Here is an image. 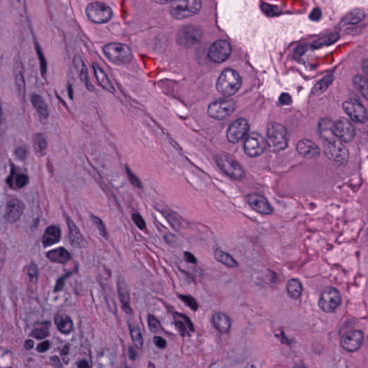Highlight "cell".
<instances>
[{"label": "cell", "instance_id": "cell-56", "mask_svg": "<svg viewBox=\"0 0 368 368\" xmlns=\"http://www.w3.org/2000/svg\"><path fill=\"white\" fill-rule=\"evenodd\" d=\"M184 258L186 262L189 263L196 264L198 263L196 257L193 254L191 253L190 252H184Z\"/></svg>", "mask_w": 368, "mask_h": 368}, {"label": "cell", "instance_id": "cell-53", "mask_svg": "<svg viewBox=\"0 0 368 368\" xmlns=\"http://www.w3.org/2000/svg\"><path fill=\"white\" fill-rule=\"evenodd\" d=\"M37 273H38V271H37V267H36V265H35V264H32V265L29 267L28 270V276H29L30 279H31V280L37 279Z\"/></svg>", "mask_w": 368, "mask_h": 368}, {"label": "cell", "instance_id": "cell-16", "mask_svg": "<svg viewBox=\"0 0 368 368\" xmlns=\"http://www.w3.org/2000/svg\"><path fill=\"white\" fill-rule=\"evenodd\" d=\"M364 335L360 330H352L345 333L341 339V345L345 350L353 352L358 350L363 345Z\"/></svg>", "mask_w": 368, "mask_h": 368}, {"label": "cell", "instance_id": "cell-26", "mask_svg": "<svg viewBox=\"0 0 368 368\" xmlns=\"http://www.w3.org/2000/svg\"><path fill=\"white\" fill-rule=\"evenodd\" d=\"M212 321L216 330L222 334L228 333L232 327L230 318L222 312L214 313L213 315Z\"/></svg>", "mask_w": 368, "mask_h": 368}, {"label": "cell", "instance_id": "cell-8", "mask_svg": "<svg viewBox=\"0 0 368 368\" xmlns=\"http://www.w3.org/2000/svg\"><path fill=\"white\" fill-rule=\"evenodd\" d=\"M342 303L340 292L336 288L329 287L321 293L318 301V306L326 313L334 312Z\"/></svg>", "mask_w": 368, "mask_h": 368}, {"label": "cell", "instance_id": "cell-4", "mask_svg": "<svg viewBox=\"0 0 368 368\" xmlns=\"http://www.w3.org/2000/svg\"><path fill=\"white\" fill-rule=\"evenodd\" d=\"M323 151L327 158L338 166H345L349 160V151L339 140H324Z\"/></svg>", "mask_w": 368, "mask_h": 368}, {"label": "cell", "instance_id": "cell-9", "mask_svg": "<svg viewBox=\"0 0 368 368\" xmlns=\"http://www.w3.org/2000/svg\"><path fill=\"white\" fill-rule=\"evenodd\" d=\"M267 146V140L262 135L259 133H252L245 141L244 151L249 157L256 158L265 152Z\"/></svg>", "mask_w": 368, "mask_h": 368}, {"label": "cell", "instance_id": "cell-25", "mask_svg": "<svg viewBox=\"0 0 368 368\" xmlns=\"http://www.w3.org/2000/svg\"><path fill=\"white\" fill-rule=\"evenodd\" d=\"M14 73L18 96L22 102H24L25 100V94H26V85H25V77H24L23 68L19 61H18L15 65Z\"/></svg>", "mask_w": 368, "mask_h": 368}, {"label": "cell", "instance_id": "cell-62", "mask_svg": "<svg viewBox=\"0 0 368 368\" xmlns=\"http://www.w3.org/2000/svg\"><path fill=\"white\" fill-rule=\"evenodd\" d=\"M154 1L160 4H166L173 2L174 0H154Z\"/></svg>", "mask_w": 368, "mask_h": 368}, {"label": "cell", "instance_id": "cell-12", "mask_svg": "<svg viewBox=\"0 0 368 368\" xmlns=\"http://www.w3.org/2000/svg\"><path fill=\"white\" fill-rule=\"evenodd\" d=\"M333 134L341 142H350L355 135L354 127L349 120L344 117L338 119L333 123Z\"/></svg>", "mask_w": 368, "mask_h": 368}, {"label": "cell", "instance_id": "cell-39", "mask_svg": "<svg viewBox=\"0 0 368 368\" xmlns=\"http://www.w3.org/2000/svg\"><path fill=\"white\" fill-rule=\"evenodd\" d=\"M130 333L135 346L138 349H142L143 346V338H142L139 327L138 326L130 327Z\"/></svg>", "mask_w": 368, "mask_h": 368}, {"label": "cell", "instance_id": "cell-3", "mask_svg": "<svg viewBox=\"0 0 368 368\" xmlns=\"http://www.w3.org/2000/svg\"><path fill=\"white\" fill-rule=\"evenodd\" d=\"M103 53L108 60L117 65L128 64L133 58L131 49L124 43H108L104 46Z\"/></svg>", "mask_w": 368, "mask_h": 368}, {"label": "cell", "instance_id": "cell-36", "mask_svg": "<svg viewBox=\"0 0 368 368\" xmlns=\"http://www.w3.org/2000/svg\"><path fill=\"white\" fill-rule=\"evenodd\" d=\"M353 83L363 97L368 100V79L363 75H357L353 79Z\"/></svg>", "mask_w": 368, "mask_h": 368}, {"label": "cell", "instance_id": "cell-24", "mask_svg": "<svg viewBox=\"0 0 368 368\" xmlns=\"http://www.w3.org/2000/svg\"><path fill=\"white\" fill-rule=\"evenodd\" d=\"M92 69L94 70L96 80H97L99 85L108 92L111 93V94H115L116 92V90H115L113 84L109 80L105 70L97 64H92Z\"/></svg>", "mask_w": 368, "mask_h": 368}, {"label": "cell", "instance_id": "cell-23", "mask_svg": "<svg viewBox=\"0 0 368 368\" xmlns=\"http://www.w3.org/2000/svg\"><path fill=\"white\" fill-rule=\"evenodd\" d=\"M174 316L175 328L181 336H185L194 332L193 323L187 316L178 312L174 313Z\"/></svg>", "mask_w": 368, "mask_h": 368}, {"label": "cell", "instance_id": "cell-21", "mask_svg": "<svg viewBox=\"0 0 368 368\" xmlns=\"http://www.w3.org/2000/svg\"><path fill=\"white\" fill-rule=\"evenodd\" d=\"M297 150L301 156L308 159L317 158L320 156V150L317 145L309 140H301L297 143Z\"/></svg>", "mask_w": 368, "mask_h": 368}, {"label": "cell", "instance_id": "cell-46", "mask_svg": "<svg viewBox=\"0 0 368 368\" xmlns=\"http://www.w3.org/2000/svg\"><path fill=\"white\" fill-rule=\"evenodd\" d=\"M36 50H37V55H38L39 60H40V70H41L42 75L44 76L46 74V71H47V64H46L44 55H43L41 49L39 47V46H36Z\"/></svg>", "mask_w": 368, "mask_h": 368}, {"label": "cell", "instance_id": "cell-55", "mask_svg": "<svg viewBox=\"0 0 368 368\" xmlns=\"http://www.w3.org/2000/svg\"><path fill=\"white\" fill-rule=\"evenodd\" d=\"M310 19L313 21H318L321 18V10L319 8H315L311 13Z\"/></svg>", "mask_w": 368, "mask_h": 368}, {"label": "cell", "instance_id": "cell-34", "mask_svg": "<svg viewBox=\"0 0 368 368\" xmlns=\"http://www.w3.org/2000/svg\"><path fill=\"white\" fill-rule=\"evenodd\" d=\"M286 291L289 297L293 299H298L301 296L303 286L297 279H291L286 283Z\"/></svg>", "mask_w": 368, "mask_h": 368}, {"label": "cell", "instance_id": "cell-41", "mask_svg": "<svg viewBox=\"0 0 368 368\" xmlns=\"http://www.w3.org/2000/svg\"><path fill=\"white\" fill-rule=\"evenodd\" d=\"M148 324L150 330L153 333H158L163 331V327H162L160 321L153 315H148Z\"/></svg>", "mask_w": 368, "mask_h": 368}, {"label": "cell", "instance_id": "cell-28", "mask_svg": "<svg viewBox=\"0 0 368 368\" xmlns=\"http://www.w3.org/2000/svg\"><path fill=\"white\" fill-rule=\"evenodd\" d=\"M31 103L35 109L37 115L42 120H46L49 117V110L47 104L41 96L37 94H32L31 96Z\"/></svg>", "mask_w": 368, "mask_h": 368}, {"label": "cell", "instance_id": "cell-58", "mask_svg": "<svg viewBox=\"0 0 368 368\" xmlns=\"http://www.w3.org/2000/svg\"><path fill=\"white\" fill-rule=\"evenodd\" d=\"M24 347H25V350H27L33 349L34 347V341L31 340V339H28V340L25 341Z\"/></svg>", "mask_w": 368, "mask_h": 368}, {"label": "cell", "instance_id": "cell-35", "mask_svg": "<svg viewBox=\"0 0 368 368\" xmlns=\"http://www.w3.org/2000/svg\"><path fill=\"white\" fill-rule=\"evenodd\" d=\"M34 149L37 154L42 155L47 149L48 142L46 136L42 133H37L33 138Z\"/></svg>", "mask_w": 368, "mask_h": 368}, {"label": "cell", "instance_id": "cell-43", "mask_svg": "<svg viewBox=\"0 0 368 368\" xmlns=\"http://www.w3.org/2000/svg\"><path fill=\"white\" fill-rule=\"evenodd\" d=\"M179 298L192 310L194 311V312L198 310L199 305L193 297L188 295H179Z\"/></svg>", "mask_w": 368, "mask_h": 368}, {"label": "cell", "instance_id": "cell-50", "mask_svg": "<svg viewBox=\"0 0 368 368\" xmlns=\"http://www.w3.org/2000/svg\"><path fill=\"white\" fill-rule=\"evenodd\" d=\"M15 156L18 158L19 160H25L28 157V151L24 147H18L15 151Z\"/></svg>", "mask_w": 368, "mask_h": 368}, {"label": "cell", "instance_id": "cell-63", "mask_svg": "<svg viewBox=\"0 0 368 368\" xmlns=\"http://www.w3.org/2000/svg\"><path fill=\"white\" fill-rule=\"evenodd\" d=\"M69 345H66L65 347H64V348H63L62 351H61V354H62V355H67V354H69Z\"/></svg>", "mask_w": 368, "mask_h": 368}, {"label": "cell", "instance_id": "cell-6", "mask_svg": "<svg viewBox=\"0 0 368 368\" xmlns=\"http://www.w3.org/2000/svg\"><path fill=\"white\" fill-rule=\"evenodd\" d=\"M216 162L218 167L229 178L237 181H240L244 178L245 171H243V168L228 155H218L216 157Z\"/></svg>", "mask_w": 368, "mask_h": 368}, {"label": "cell", "instance_id": "cell-40", "mask_svg": "<svg viewBox=\"0 0 368 368\" xmlns=\"http://www.w3.org/2000/svg\"><path fill=\"white\" fill-rule=\"evenodd\" d=\"M333 77L331 75H328V76H325L321 80H320L316 85L313 88V92H315L316 94H320L321 93L324 92L328 88L329 86L333 82Z\"/></svg>", "mask_w": 368, "mask_h": 368}, {"label": "cell", "instance_id": "cell-15", "mask_svg": "<svg viewBox=\"0 0 368 368\" xmlns=\"http://www.w3.org/2000/svg\"><path fill=\"white\" fill-rule=\"evenodd\" d=\"M248 123L243 118H240L231 124L227 131V138L232 143H237L247 135L249 130Z\"/></svg>", "mask_w": 368, "mask_h": 368}, {"label": "cell", "instance_id": "cell-38", "mask_svg": "<svg viewBox=\"0 0 368 368\" xmlns=\"http://www.w3.org/2000/svg\"><path fill=\"white\" fill-rule=\"evenodd\" d=\"M49 327H50L49 322L40 324L38 327H35V329L31 332L30 336L36 339H46L49 335Z\"/></svg>", "mask_w": 368, "mask_h": 368}, {"label": "cell", "instance_id": "cell-7", "mask_svg": "<svg viewBox=\"0 0 368 368\" xmlns=\"http://www.w3.org/2000/svg\"><path fill=\"white\" fill-rule=\"evenodd\" d=\"M86 14L91 22L105 24L109 22L113 16L112 8L105 3H90L86 9Z\"/></svg>", "mask_w": 368, "mask_h": 368}, {"label": "cell", "instance_id": "cell-33", "mask_svg": "<svg viewBox=\"0 0 368 368\" xmlns=\"http://www.w3.org/2000/svg\"><path fill=\"white\" fill-rule=\"evenodd\" d=\"M366 17L364 11L360 9H354L351 10L342 19V23L343 25H356L361 22Z\"/></svg>", "mask_w": 368, "mask_h": 368}, {"label": "cell", "instance_id": "cell-2", "mask_svg": "<svg viewBox=\"0 0 368 368\" xmlns=\"http://www.w3.org/2000/svg\"><path fill=\"white\" fill-rule=\"evenodd\" d=\"M242 79L239 73L232 69H225L218 79L216 87L217 91L225 97H231L241 87Z\"/></svg>", "mask_w": 368, "mask_h": 368}, {"label": "cell", "instance_id": "cell-49", "mask_svg": "<svg viewBox=\"0 0 368 368\" xmlns=\"http://www.w3.org/2000/svg\"><path fill=\"white\" fill-rule=\"evenodd\" d=\"M71 273H67L65 276L58 279V280H57L56 282V284L55 285V288H54V292H59V291H61V290L64 288V284H65L66 279H67L69 276H70Z\"/></svg>", "mask_w": 368, "mask_h": 368}, {"label": "cell", "instance_id": "cell-11", "mask_svg": "<svg viewBox=\"0 0 368 368\" xmlns=\"http://www.w3.org/2000/svg\"><path fill=\"white\" fill-rule=\"evenodd\" d=\"M344 111L352 121L360 124L366 123L368 120L367 109L364 105L355 99H350L344 102Z\"/></svg>", "mask_w": 368, "mask_h": 368}, {"label": "cell", "instance_id": "cell-27", "mask_svg": "<svg viewBox=\"0 0 368 368\" xmlns=\"http://www.w3.org/2000/svg\"><path fill=\"white\" fill-rule=\"evenodd\" d=\"M61 238V232L59 228L56 226H50L45 231L42 237V243L44 247H50L59 243Z\"/></svg>", "mask_w": 368, "mask_h": 368}, {"label": "cell", "instance_id": "cell-31", "mask_svg": "<svg viewBox=\"0 0 368 368\" xmlns=\"http://www.w3.org/2000/svg\"><path fill=\"white\" fill-rule=\"evenodd\" d=\"M333 123H334V122L331 121L329 119H324V120H321L319 124H318V132H319L320 136L324 140L336 139L333 134Z\"/></svg>", "mask_w": 368, "mask_h": 368}, {"label": "cell", "instance_id": "cell-30", "mask_svg": "<svg viewBox=\"0 0 368 368\" xmlns=\"http://www.w3.org/2000/svg\"><path fill=\"white\" fill-rule=\"evenodd\" d=\"M55 324L58 331L62 334H69L73 331V321L67 315H56L55 317Z\"/></svg>", "mask_w": 368, "mask_h": 368}, {"label": "cell", "instance_id": "cell-37", "mask_svg": "<svg viewBox=\"0 0 368 368\" xmlns=\"http://www.w3.org/2000/svg\"><path fill=\"white\" fill-rule=\"evenodd\" d=\"M339 38V35L337 33H333V34L327 35L323 36V37H320L319 39L316 40L314 43L313 47L315 49H319V48L324 47V46H330V45L337 41Z\"/></svg>", "mask_w": 368, "mask_h": 368}, {"label": "cell", "instance_id": "cell-52", "mask_svg": "<svg viewBox=\"0 0 368 368\" xmlns=\"http://www.w3.org/2000/svg\"><path fill=\"white\" fill-rule=\"evenodd\" d=\"M153 342H154L155 345L159 349H165L166 345H167V342L166 339H163V337L160 336H156L153 338Z\"/></svg>", "mask_w": 368, "mask_h": 368}, {"label": "cell", "instance_id": "cell-57", "mask_svg": "<svg viewBox=\"0 0 368 368\" xmlns=\"http://www.w3.org/2000/svg\"><path fill=\"white\" fill-rule=\"evenodd\" d=\"M128 355L129 358L132 360H135V359L137 358V357H138V353H137V351H135V348H133V347H130V348H129Z\"/></svg>", "mask_w": 368, "mask_h": 368}, {"label": "cell", "instance_id": "cell-60", "mask_svg": "<svg viewBox=\"0 0 368 368\" xmlns=\"http://www.w3.org/2000/svg\"><path fill=\"white\" fill-rule=\"evenodd\" d=\"M77 366L79 368H85L89 367V365L88 364L87 360H82L77 363Z\"/></svg>", "mask_w": 368, "mask_h": 368}, {"label": "cell", "instance_id": "cell-32", "mask_svg": "<svg viewBox=\"0 0 368 368\" xmlns=\"http://www.w3.org/2000/svg\"><path fill=\"white\" fill-rule=\"evenodd\" d=\"M214 255V258L218 262L223 264L224 265L228 267V268H234L238 266V263L235 261V259L232 258L229 254L224 252L221 249H216Z\"/></svg>", "mask_w": 368, "mask_h": 368}, {"label": "cell", "instance_id": "cell-13", "mask_svg": "<svg viewBox=\"0 0 368 368\" xmlns=\"http://www.w3.org/2000/svg\"><path fill=\"white\" fill-rule=\"evenodd\" d=\"M203 32L195 26H186L181 29L177 36L178 43L184 47L196 46L202 38Z\"/></svg>", "mask_w": 368, "mask_h": 368}, {"label": "cell", "instance_id": "cell-59", "mask_svg": "<svg viewBox=\"0 0 368 368\" xmlns=\"http://www.w3.org/2000/svg\"><path fill=\"white\" fill-rule=\"evenodd\" d=\"M51 362L55 365L56 367H61V362H60L59 359L56 357V356H53L52 358L51 359Z\"/></svg>", "mask_w": 368, "mask_h": 368}, {"label": "cell", "instance_id": "cell-19", "mask_svg": "<svg viewBox=\"0 0 368 368\" xmlns=\"http://www.w3.org/2000/svg\"><path fill=\"white\" fill-rule=\"evenodd\" d=\"M73 67H74L75 70H76L79 79L85 85L86 88L89 91H94V88L92 84H91V80H90L88 69H87L83 58L79 54H76L73 57Z\"/></svg>", "mask_w": 368, "mask_h": 368}, {"label": "cell", "instance_id": "cell-1", "mask_svg": "<svg viewBox=\"0 0 368 368\" xmlns=\"http://www.w3.org/2000/svg\"><path fill=\"white\" fill-rule=\"evenodd\" d=\"M289 136L286 128L276 123H269L267 127V143L273 153L283 151L288 146Z\"/></svg>", "mask_w": 368, "mask_h": 368}, {"label": "cell", "instance_id": "cell-48", "mask_svg": "<svg viewBox=\"0 0 368 368\" xmlns=\"http://www.w3.org/2000/svg\"><path fill=\"white\" fill-rule=\"evenodd\" d=\"M261 8L263 9L264 13H266L269 16H277V15L279 14V12H280L279 7H276V6L269 5V4H263Z\"/></svg>", "mask_w": 368, "mask_h": 368}, {"label": "cell", "instance_id": "cell-18", "mask_svg": "<svg viewBox=\"0 0 368 368\" xmlns=\"http://www.w3.org/2000/svg\"><path fill=\"white\" fill-rule=\"evenodd\" d=\"M25 204L18 199H11L7 203L5 219L10 223H15L20 219L25 210Z\"/></svg>", "mask_w": 368, "mask_h": 368}, {"label": "cell", "instance_id": "cell-47", "mask_svg": "<svg viewBox=\"0 0 368 368\" xmlns=\"http://www.w3.org/2000/svg\"><path fill=\"white\" fill-rule=\"evenodd\" d=\"M132 219H133V222L136 226L139 228L140 230H144L146 228V224H145V220L140 214L134 213L132 215Z\"/></svg>", "mask_w": 368, "mask_h": 368}, {"label": "cell", "instance_id": "cell-42", "mask_svg": "<svg viewBox=\"0 0 368 368\" xmlns=\"http://www.w3.org/2000/svg\"><path fill=\"white\" fill-rule=\"evenodd\" d=\"M91 220L93 222V224H94V226L98 229L101 235L103 237H107L108 232L106 231V227H105V224L103 223L102 219L96 217V216L91 215Z\"/></svg>", "mask_w": 368, "mask_h": 368}, {"label": "cell", "instance_id": "cell-61", "mask_svg": "<svg viewBox=\"0 0 368 368\" xmlns=\"http://www.w3.org/2000/svg\"><path fill=\"white\" fill-rule=\"evenodd\" d=\"M68 94H69V97L70 100H73V88H72L71 85H69L68 87Z\"/></svg>", "mask_w": 368, "mask_h": 368}, {"label": "cell", "instance_id": "cell-44", "mask_svg": "<svg viewBox=\"0 0 368 368\" xmlns=\"http://www.w3.org/2000/svg\"><path fill=\"white\" fill-rule=\"evenodd\" d=\"M126 173H127V176H128L129 180H130V183L133 186H134L135 188L138 189H142V184L141 181H140L139 178L130 171L128 166H125Z\"/></svg>", "mask_w": 368, "mask_h": 368}, {"label": "cell", "instance_id": "cell-20", "mask_svg": "<svg viewBox=\"0 0 368 368\" xmlns=\"http://www.w3.org/2000/svg\"><path fill=\"white\" fill-rule=\"evenodd\" d=\"M67 225L69 230V242L76 248H86L88 246L87 240L84 239L80 230L70 218L68 217Z\"/></svg>", "mask_w": 368, "mask_h": 368}, {"label": "cell", "instance_id": "cell-14", "mask_svg": "<svg viewBox=\"0 0 368 368\" xmlns=\"http://www.w3.org/2000/svg\"><path fill=\"white\" fill-rule=\"evenodd\" d=\"M232 48L226 40H217L214 42L209 50V58L217 64L225 62L230 56Z\"/></svg>", "mask_w": 368, "mask_h": 368}, {"label": "cell", "instance_id": "cell-51", "mask_svg": "<svg viewBox=\"0 0 368 368\" xmlns=\"http://www.w3.org/2000/svg\"><path fill=\"white\" fill-rule=\"evenodd\" d=\"M279 101V103L283 106H288L292 104V97L288 93H283L280 94Z\"/></svg>", "mask_w": 368, "mask_h": 368}, {"label": "cell", "instance_id": "cell-54", "mask_svg": "<svg viewBox=\"0 0 368 368\" xmlns=\"http://www.w3.org/2000/svg\"><path fill=\"white\" fill-rule=\"evenodd\" d=\"M49 348H50V342L49 341H44V342H41L37 345L36 350L40 353L45 352V351L49 350Z\"/></svg>", "mask_w": 368, "mask_h": 368}, {"label": "cell", "instance_id": "cell-17", "mask_svg": "<svg viewBox=\"0 0 368 368\" xmlns=\"http://www.w3.org/2000/svg\"><path fill=\"white\" fill-rule=\"evenodd\" d=\"M246 201L252 210L260 214L268 215L273 213V210L265 196L258 193H251L246 197Z\"/></svg>", "mask_w": 368, "mask_h": 368}, {"label": "cell", "instance_id": "cell-22", "mask_svg": "<svg viewBox=\"0 0 368 368\" xmlns=\"http://www.w3.org/2000/svg\"><path fill=\"white\" fill-rule=\"evenodd\" d=\"M117 292L123 310L127 315H130L132 313V309L130 305V291L125 280L122 277H119L117 280Z\"/></svg>", "mask_w": 368, "mask_h": 368}, {"label": "cell", "instance_id": "cell-29", "mask_svg": "<svg viewBox=\"0 0 368 368\" xmlns=\"http://www.w3.org/2000/svg\"><path fill=\"white\" fill-rule=\"evenodd\" d=\"M46 257L52 263H67L70 260V255L64 247H58L47 252Z\"/></svg>", "mask_w": 368, "mask_h": 368}, {"label": "cell", "instance_id": "cell-5", "mask_svg": "<svg viewBox=\"0 0 368 368\" xmlns=\"http://www.w3.org/2000/svg\"><path fill=\"white\" fill-rule=\"evenodd\" d=\"M201 7V0H175L170 8V14L174 19H186L198 14Z\"/></svg>", "mask_w": 368, "mask_h": 368}, {"label": "cell", "instance_id": "cell-64", "mask_svg": "<svg viewBox=\"0 0 368 368\" xmlns=\"http://www.w3.org/2000/svg\"></svg>", "mask_w": 368, "mask_h": 368}, {"label": "cell", "instance_id": "cell-45", "mask_svg": "<svg viewBox=\"0 0 368 368\" xmlns=\"http://www.w3.org/2000/svg\"><path fill=\"white\" fill-rule=\"evenodd\" d=\"M29 183V177L26 174H19L16 177V184L18 189L25 187Z\"/></svg>", "mask_w": 368, "mask_h": 368}, {"label": "cell", "instance_id": "cell-10", "mask_svg": "<svg viewBox=\"0 0 368 368\" xmlns=\"http://www.w3.org/2000/svg\"><path fill=\"white\" fill-rule=\"evenodd\" d=\"M233 100H219L212 102L208 108L209 116L217 120H222L230 116L235 110Z\"/></svg>", "mask_w": 368, "mask_h": 368}]
</instances>
